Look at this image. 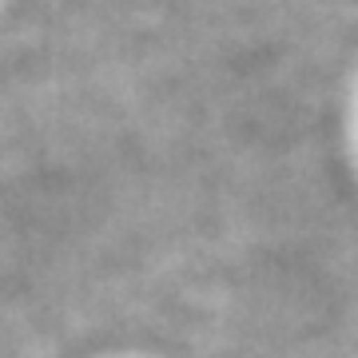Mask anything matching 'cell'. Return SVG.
<instances>
[]
</instances>
